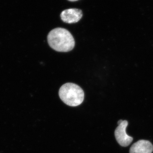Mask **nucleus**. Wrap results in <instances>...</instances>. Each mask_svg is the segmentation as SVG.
Returning <instances> with one entry per match:
<instances>
[{
	"mask_svg": "<svg viewBox=\"0 0 153 153\" xmlns=\"http://www.w3.org/2000/svg\"><path fill=\"white\" fill-rule=\"evenodd\" d=\"M47 41L49 46L58 52H69L75 46V41L71 33L63 28L51 30L47 36Z\"/></svg>",
	"mask_w": 153,
	"mask_h": 153,
	"instance_id": "1",
	"label": "nucleus"
},
{
	"mask_svg": "<svg viewBox=\"0 0 153 153\" xmlns=\"http://www.w3.org/2000/svg\"><path fill=\"white\" fill-rule=\"evenodd\" d=\"M59 95L64 103L69 106H78L84 100V92L79 85L68 82L60 88Z\"/></svg>",
	"mask_w": 153,
	"mask_h": 153,
	"instance_id": "2",
	"label": "nucleus"
},
{
	"mask_svg": "<svg viewBox=\"0 0 153 153\" xmlns=\"http://www.w3.org/2000/svg\"><path fill=\"white\" fill-rule=\"evenodd\" d=\"M128 125L127 120H123L116 128L114 132L115 137L117 143L122 146L127 147L130 145L133 138L128 135L126 132V129Z\"/></svg>",
	"mask_w": 153,
	"mask_h": 153,
	"instance_id": "3",
	"label": "nucleus"
},
{
	"mask_svg": "<svg viewBox=\"0 0 153 153\" xmlns=\"http://www.w3.org/2000/svg\"><path fill=\"white\" fill-rule=\"evenodd\" d=\"M82 16V11L77 9H69L63 11L60 14L61 20L67 24L77 23Z\"/></svg>",
	"mask_w": 153,
	"mask_h": 153,
	"instance_id": "4",
	"label": "nucleus"
},
{
	"mask_svg": "<svg viewBox=\"0 0 153 153\" xmlns=\"http://www.w3.org/2000/svg\"><path fill=\"white\" fill-rule=\"evenodd\" d=\"M153 146L146 140H140L134 143L130 149L129 153H152Z\"/></svg>",
	"mask_w": 153,
	"mask_h": 153,
	"instance_id": "5",
	"label": "nucleus"
},
{
	"mask_svg": "<svg viewBox=\"0 0 153 153\" xmlns=\"http://www.w3.org/2000/svg\"><path fill=\"white\" fill-rule=\"evenodd\" d=\"M68 1H78V0H68Z\"/></svg>",
	"mask_w": 153,
	"mask_h": 153,
	"instance_id": "6",
	"label": "nucleus"
}]
</instances>
